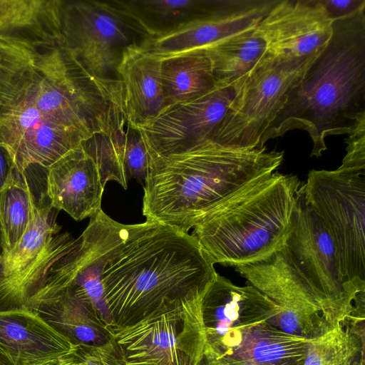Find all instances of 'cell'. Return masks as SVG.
Segmentation results:
<instances>
[{
	"mask_svg": "<svg viewBox=\"0 0 365 365\" xmlns=\"http://www.w3.org/2000/svg\"><path fill=\"white\" fill-rule=\"evenodd\" d=\"M283 248L344 319L365 314V293L354 296L347 292L334 242L319 216L306 203L302 187Z\"/></svg>",
	"mask_w": 365,
	"mask_h": 365,
	"instance_id": "4fadbf2b",
	"label": "cell"
},
{
	"mask_svg": "<svg viewBox=\"0 0 365 365\" xmlns=\"http://www.w3.org/2000/svg\"><path fill=\"white\" fill-rule=\"evenodd\" d=\"M235 269L276 305L278 312L272 325L284 332L312 339L344 319L299 271L283 246Z\"/></svg>",
	"mask_w": 365,
	"mask_h": 365,
	"instance_id": "9c48e42d",
	"label": "cell"
},
{
	"mask_svg": "<svg viewBox=\"0 0 365 365\" xmlns=\"http://www.w3.org/2000/svg\"><path fill=\"white\" fill-rule=\"evenodd\" d=\"M138 224L119 223L103 210L90 218L73 248L50 269L41 289L26 308L66 288L83 293L100 320L108 328L113 322L106 304L102 275L108 261L121 248Z\"/></svg>",
	"mask_w": 365,
	"mask_h": 365,
	"instance_id": "30bf717a",
	"label": "cell"
},
{
	"mask_svg": "<svg viewBox=\"0 0 365 365\" xmlns=\"http://www.w3.org/2000/svg\"><path fill=\"white\" fill-rule=\"evenodd\" d=\"M162 58L148 46L126 49L118 67L124 88L127 125L133 128L154 118L165 107Z\"/></svg>",
	"mask_w": 365,
	"mask_h": 365,
	"instance_id": "7402d4cb",
	"label": "cell"
},
{
	"mask_svg": "<svg viewBox=\"0 0 365 365\" xmlns=\"http://www.w3.org/2000/svg\"><path fill=\"white\" fill-rule=\"evenodd\" d=\"M45 192L14 247L0 254V311L25 309L41 289L52 266L75 245L68 232H61Z\"/></svg>",
	"mask_w": 365,
	"mask_h": 365,
	"instance_id": "7c38bea8",
	"label": "cell"
},
{
	"mask_svg": "<svg viewBox=\"0 0 365 365\" xmlns=\"http://www.w3.org/2000/svg\"><path fill=\"white\" fill-rule=\"evenodd\" d=\"M66 365H105L100 347L76 345L66 356Z\"/></svg>",
	"mask_w": 365,
	"mask_h": 365,
	"instance_id": "836d02e7",
	"label": "cell"
},
{
	"mask_svg": "<svg viewBox=\"0 0 365 365\" xmlns=\"http://www.w3.org/2000/svg\"><path fill=\"white\" fill-rule=\"evenodd\" d=\"M116 151L120 172L125 180L128 182L134 178L145 181L148 174V158L138 130L127 125L118 135Z\"/></svg>",
	"mask_w": 365,
	"mask_h": 365,
	"instance_id": "4dcf8cb0",
	"label": "cell"
},
{
	"mask_svg": "<svg viewBox=\"0 0 365 365\" xmlns=\"http://www.w3.org/2000/svg\"><path fill=\"white\" fill-rule=\"evenodd\" d=\"M277 312L276 305L253 286L235 285L217 273L202 299L205 344L200 365L230 352L258 325H272Z\"/></svg>",
	"mask_w": 365,
	"mask_h": 365,
	"instance_id": "5bb4252c",
	"label": "cell"
},
{
	"mask_svg": "<svg viewBox=\"0 0 365 365\" xmlns=\"http://www.w3.org/2000/svg\"><path fill=\"white\" fill-rule=\"evenodd\" d=\"M279 0H222L207 18L178 31L152 38L148 49L163 58L205 46L255 28Z\"/></svg>",
	"mask_w": 365,
	"mask_h": 365,
	"instance_id": "d6986e66",
	"label": "cell"
},
{
	"mask_svg": "<svg viewBox=\"0 0 365 365\" xmlns=\"http://www.w3.org/2000/svg\"><path fill=\"white\" fill-rule=\"evenodd\" d=\"M255 28L230 35L201 47L210 59L217 84L233 87L242 85L266 51L264 41Z\"/></svg>",
	"mask_w": 365,
	"mask_h": 365,
	"instance_id": "484cf974",
	"label": "cell"
},
{
	"mask_svg": "<svg viewBox=\"0 0 365 365\" xmlns=\"http://www.w3.org/2000/svg\"><path fill=\"white\" fill-rule=\"evenodd\" d=\"M0 365H15L11 357L1 348Z\"/></svg>",
	"mask_w": 365,
	"mask_h": 365,
	"instance_id": "8d00e7d4",
	"label": "cell"
},
{
	"mask_svg": "<svg viewBox=\"0 0 365 365\" xmlns=\"http://www.w3.org/2000/svg\"><path fill=\"white\" fill-rule=\"evenodd\" d=\"M346 154L339 167L352 170H365V118L361 120L346 140Z\"/></svg>",
	"mask_w": 365,
	"mask_h": 365,
	"instance_id": "1f68e13d",
	"label": "cell"
},
{
	"mask_svg": "<svg viewBox=\"0 0 365 365\" xmlns=\"http://www.w3.org/2000/svg\"><path fill=\"white\" fill-rule=\"evenodd\" d=\"M36 201L28 171L11 165L0 190L1 252L12 250L26 232L34 215Z\"/></svg>",
	"mask_w": 365,
	"mask_h": 365,
	"instance_id": "f1b7e54d",
	"label": "cell"
},
{
	"mask_svg": "<svg viewBox=\"0 0 365 365\" xmlns=\"http://www.w3.org/2000/svg\"><path fill=\"white\" fill-rule=\"evenodd\" d=\"M283 151L237 148L206 140L149 163L142 212L146 222L187 233L217 205L281 165Z\"/></svg>",
	"mask_w": 365,
	"mask_h": 365,
	"instance_id": "7a4b0ae2",
	"label": "cell"
},
{
	"mask_svg": "<svg viewBox=\"0 0 365 365\" xmlns=\"http://www.w3.org/2000/svg\"><path fill=\"white\" fill-rule=\"evenodd\" d=\"M45 171V194L52 208L65 211L76 221L91 218L102 210L106 185L83 143Z\"/></svg>",
	"mask_w": 365,
	"mask_h": 365,
	"instance_id": "ac0fdd59",
	"label": "cell"
},
{
	"mask_svg": "<svg viewBox=\"0 0 365 365\" xmlns=\"http://www.w3.org/2000/svg\"><path fill=\"white\" fill-rule=\"evenodd\" d=\"M332 22L319 0H279L255 31L265 42L264 53L283 60L300 59L327 46Z\"/></svg>",
	"mask_w": 365,
	"mask_h": 365,
	"instance_id": "e0dca14e",
	"label": "cell"
},
{
	"mask_svg": "<svg viewBox=\"0 0 365 365\" xmlns=\"http://www.w3.org/2000/svg\"><path fill=\"white\" fill-rule=\"evenodd\" d=\"M37 53L0 39V115L24 98L37 73Z\"/></svg>",
	"mask_w": 365,
	"mask_h": 365,
	"instance_id": "f546056e",
	"label": "cell"
},
{
	"mask_svg": "<svg viewBox=\"0 0 365 365\" xmlns=\"http://www.w3.org/2000/svg\"><path fill=\"white\" fill-rule=\"evenodd\" d=\"M302 190L334 242L347 292H365V170H312Z\"/></svg>",
	"mask_w": 365,
	"mask_h": 365,
	"instance_id": "8992f818",
	"label": "cell"
},
{
	"mask_svg": "<svg viewBox=\"0 0 365 365\" xmlns=\"http://www.w3.org/2000/svg\"><path fill=\"white\" fill-rule=\"evenodd\" d=\"M22 100L86 140L127 127L122 82L93 76L65 46L38 55L36 77Z\"/></svg>",
	"mask_w": 365,
	"mask_h": 365,
	"instance_id": "5b68a950",
	"label": "cell"
},
{
	"mask_svg": "<svg viewBox=\"0 0 365 365\" xmlns=\"http://www.w3.org/2000/svg\"><path fill=\"white\" fill-rule=\"evenodd\" d=\"M302 184L278 172L257 178L213 208L190 235L213 264L264 259L284 245Z\"/></svg>",
	"mask_w": 365,
	"mask_h": 365,
	"instance_id": "277c9868",
	"label": "cell"
},
{
	"mask_svg": "<svg viewBox=\"0 0 365 365\" xmlns=\"http://www.w3.org/2000/svg\"><path fill=\"white\" fill-rule=\"evenodd\" d=\"M310 340L264 322L230 352L201 365H303Z\"/></svg>",
	"mask_w": 365,
	"mask_h": 365,
	"instance_id": "cb8c5ba5",
	"label": "cell"
},
{
	"mask_svg": "<svg viewBox=\"0 0 365 365\" xmlns=\"http://www.w3.org/2000/svg\"><path fill=\"white\" fill-rule=\"evenodd\" d=\"M217 274L188 233L158 223L138 224L103 272L110 328L129 327L202 299Z\"/></svg>",
	"mask_w": 365,
	"mask_h": 365,
	"instance_id": "6da1fadb",
	"label": "cell"
},
{
	"mask_svg": "<svg viewBox=\"0 0 365 365\" xmlns=\"http://www.w3.org/2000/svg\"><path fill=\"white\" fill-rule=\"evenodd\" d=\"M28 309L35 312L73 345L101 347L112 339L89 299L75 289H64Z\"/></svg>",
	"mask_w": 365,
	"mask_h": 365,
	"instance_id": "603a6c76",
	"label": "cell"
},
{
	"mask_svg": "<svg viewBox=\"0 0 365 365\" xmlns=\"http://www.w3.org/2000/svg\"><path fill=\"white\" fill-rule=\"evenodd\" d=\"M222 0H118L153 38L178 31L213 14Z\"/></svg>",
	"mask_w": 365,
	"mask_h": 365,
	"instance_id": "d4e9b609",
	"label": "cell"
},
{
	"mask_svg": "<svg viewBox=\"0 0 365 365\" xmlns=\"http://www.w3.org/2000/svg\"><path fill=\"white\" fill-rule=\"evenodd\" d=\"M235 92L233 87L217 84L201 96L165 107L154 118L134 128L145 144L148 163L211 139Z\"/></svg>",
	"mask_w": 365,
	"mask_h": 365,
	"instance_id": "9a60e30c",
	"label": "cell"
},
{
	"mask_svg": "<svg viewBox=\"0 0 365 365\" xmlns=\"http://www.w3.org/2000/svg\"><path fill=\"white\" fill-rule=\"evenodd\" d=\"M64 46L93 76L119 80L125 51L148 46L153 38L118 0H62Z\"/></svg>",
	"mask_w": 365,
	"mask_h": 365,
	"instance_id": "52a82bcc",
	"label": "cell"
},
{
	"mask_svg": "<svg viewBox=\"0 0 365 365\" xmlns=\"http://www.w3.org/2000/svg\"><path fill=\"white\" fill-rule=\"evenodd\" d=\"M161 58L165 107L201 96L217 85L211 62L200 49Z\"/></svg>",
	"mask_w": 365,
	"mask_h": 365,
	"instance_id": "4316f807",
	"label": "cell"
},
{
	"mask_svg": "<svg viewBox=\"0 0 365 365\" xmlns=\"http://www.w3.org/2000/svg\"><path fill=\"white\" fill-rule=\"evenodd\" d=\"M12 163L4 149L0 146V190L5 182ZM1 236L0 231V254L1 252Z\"/></svg>",
	"mask_w": 365,
	"mask_h": 365,
	"instance_id": "d590c367",
	"label": "cell"
},
{
	"mask_svg": "<svg viewBox=\"0 0 365 365\" xmlns=\"http://www.w3.org/2000/svg\"><path fill=\"white\" fill-rule=\"evenodd\" d=\"M62 0H0V39L37 54L64 46Z\"/></svg>",
	"mask_w": 365,
	"mask_h": 365,
	"instance_id": "ffe728a7",
	"label": "cell"
},
{
	"mask_svg": "<svg viewBox=\"0 0 365 365\" xmlns=\"http://www.w3.org/2000/svg\"><path fill=\"white\" fill-rule=\"evenodd\" d=\"M364 319L352 316L312 339L303 365H365Z\"/></svg>",
	"mask_w": 365,
	"mask_h": 365,
	"instance_id": "83f0119b",
	"label": "cell"
},
{
	"mask_svg": "<svg viewBox=\"0 0 365 365\" xmlns=\"http://www.w3.org/2000/svg\"><path fill=\"white\" fill-rule=\"evenodd\" d=\"M202 299L108 329L124 360L131 365H200L205 344Z\"/></svg>",
	"mask_w": 365,
	"mask_h": 365,
	"instance_id": "8fae6325",
	"label": "cell"
},
{
	"mask_svg": "<svg viewBox=\"0 0 365 365\" xmlns=\"http://www.w3.org/2000/svg\"><path fill=\"white\" fill-rule=\"evenodd\" d=\"M75 346L34 311H0V348L15 365H36L59 359Z\"/></svg>",
	"mask_w": 365,
	"mask_h": 365,
	"instance_id": "44dd1931",
	"label": "cell"
},
{
	"mask_svg": "<svg viewBox=\"0 0 365 365\" xmlns=\"http://www.w3.org/2000/svg\"><path fill=\"white\" fill-rule=\"evenodd\" d=\"M66 356L59 358V359L49 360V361H47L43 362L41 364H36V365H66Z\"/></svg>",
	"mask_w": 365,
	"mask_h": 365,
	"instance_id": "74e56055",
	"label": "cell"
},
{
	"mask_svg": "<svg viewBox=\"0 0 365 365\" xmlns=\"http://www.w3.org/2000/svg\"><path fill=\"white\" fill-rule=\"evenodd\" d=\"M365 118V9L332 22L327 46L291 91L263 134L269 139L305 130L313 143L311 156L327 150L329 135L349 134Z\"/></svg>",
	"mask_w": 365,
	"mask_h": 365,
	"instance_id": "3957f363",
	"label": "cell"
},
{
	"mask_svg": "<svg viewBox=\"0 0 365 365\" xmlns=\"http://www.w3.org/2000/svg\"><path fill=\"white\" fill-rule=\"evenodd\" d=\"M86 139L61 125L22 100L0 115V146L21 171L34 166L46 168Z\"/></svg>",
	"mask_w": 365,
	"mask_h": 365,
	"instance_id": "2e32d148",
	"label": "cell"
},
{
	"mask_svg": "<svg viewBox=\"0 0 365 365\" xmlns=\"http://www.w3.org/2000/svg\"><path fill=\"white\" fill-rule=\"evenodd\" d=\"M320 52L292 60L279 59L264 53L235 91L210 140L237 148H260L263 134Z\"/></svg>",
	"mask_w": 365,
	"mask_h": 365,
	"instance_id": "ba28073f",
	"label": "cell"
},
{
	"mask_svg": "<svg viewBox=\"0 0 365 365\" xmlns=\"http://www.w3.org/2000/svg\"><path fill=\"white\" fill-rule=\"evenodd\" d=\"M327 17L337 20L365 9V0H319Z\"/></svg>",
	"mask_w": 365,
	"mask_h": 365,
	"instance_id": "d6a6232c",
	"label": "cell"
},
{
	"mask_svg": "<svg viewBox=\"0 0 365 365\" xmlns=\"http://www.w3.org/2000/svg\"><path fill=\"white\" fill-rule=\"evenodd\" d=\"M100 349L105 365H131L124 360L113 339L107 344L101 346Z\"/></svg>",
	"mask_w": 365,
	"mask_h": 365,
	"instance_id": "e575fe53",
	"label": "cell"
}]
</instances>
